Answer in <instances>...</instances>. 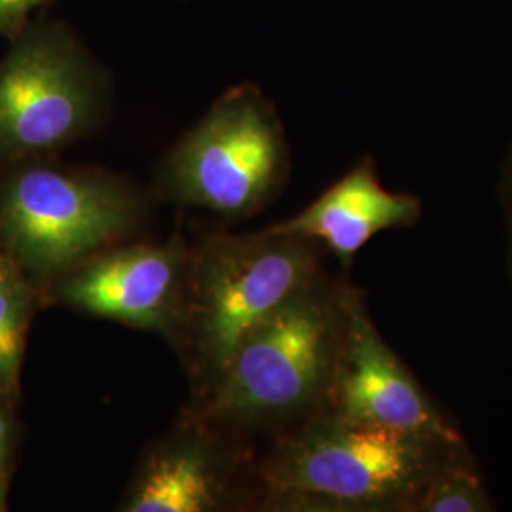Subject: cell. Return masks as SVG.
<instances>
[{
	"instance_id": "1",
	"label": "cell",
	"mask_w": 512,
	"mask_h": 512,
	"mask_svg": "<svg viewBox=\"0 0 512 512\" xmlns=\"http://www.w3.org/2000/svg\"><path fill=\"white\" fill-rule=\"evenodd\" d=\"M467 444H446L332 410L298 423L262 465L275 511L412 512L440 465Z\"/></svg>"
},
{
	"instance_id": "2",
	"label": "cell",
	"mask_w": 512,
	"mask_h": 512,
	"mask_svg": "<svg viewBox=\"0 0 512 512\" xmlns=\"http://www.w3.org/2000/svg\"><path fill=\"white\" fill-rule=\"evenodd\" d=\"M346 285L315 275L251 330L217 384L207 414L245 425L302 423L332 408L348 329Z\"/></svg>"
},
{
	"instance_id": "3",
	"label": "cell",
	"mask_w": 512,
	"mask_h": 512,
	"mask_svg": "<svg viewBox=\"0 0 512 512\" xmlns=\"http://www.w3.org/2000/svg\"><path fill=\"white\" fill-rule=\"evenodd\" d=\"M143 211L135 186L107 169L52 156L0 167V249L37 291L128 238Z\"/></svg>"
},
{
	"instance_id": "4",
	"label": "cell",
	"mask_w": 512,
	"mask_h": 512,
	"mask_svg": "<svg viewBox=\"0 0 512 512\" xmlns=\"http://www.w3.org/2000/svg\"><path fill=\"white\" fill-rule=\"evenodd\" d=\"M319 243L268 228L209 239L188 253L171 334L205 395L241 340L319 274Z\"/></svg>"
},
{
	"instance_id": "5",
	"label": "cell",
	"mask_w": 512,
	"mask_h": 512,
	"mask_svg": "<svg viewBox=\"0 0 512 512\" xmlns=\"http://www.w3.org/2000/svg\"><path fill=\"white\" fill-rule=\"evenodd\" d=\"M10 42L0 61V167L54 156L109 109V76L69 25L31 19Z\"/></svg>"
},
{
	"instance_id": "6",
	"label": "cell",
	"mask_w": 512,
	"mask_h": 512,
	"mask_svg": "<svg viewBox=\"0 0 512 512\" xmlns=\"http://www.w3.org/2000/svg\"><path fill=\"white\" fill-rule=\"evenodd\" d=\"M287 173V145L274 107L253 84L220 95L165 154L158 184L184 205L245 217L272 200Z\"/></svg>"
},
{
	"instance_id": "7",
	"label": "cell",
	"mask_w": 512,
	"mask_h": 512,
	"mask_svg": "<svg viewBox=\"0 0 512 512\" xmlns=\"http://www.w3.org/2000/svg\"><path fill=\"white\" fill-rule=\"evenodd\" d=\"M332 412L446 444H463L458 427L423 391L374 327L363 296L348 293V329Z\"/></svg>"
},
{
	"instance_id": "8",
	"label": "cell",
	"mask_w": 512,
	"mask_h": 512,
	"mask_svg": "<svg viewBox=\"0 0 512 512\" xmlns=\"http://www.w3.org/2000/svg\"><path fill=\"white\" fill-rule=\"evenodd\" d=\"M186 260L188 253L175 238L165 245L110 247L59 277L54 293L74 310L171 334Z\"/></svg>"
},
{
	"instance_id": "9",
	"label": "cell",
	"mask_w": 512,
	"mask_h": 512,
	"mask_svg": "<svg viewBox=\"0 0 512 512\" xmlns=\"http://www.w3.org/2000/svg\"><path fill=\"white\" fill-rule=\"evenodd\" d=\"M421 219V203L410 194L385 190L368 160L332 184L293 219L272 226L277 232L325 245L344 266L370 239L385 230L412 228Z\"/></svg>"
},
{
	"instance_id": "10",
	"label": "cell",
	"mask_w": 512,
	"mask_h": 512,
	"mask_svg": "<svg viewBox=\"0 0 512 512\" xmlns=\"http://www.w3.org/2000/svg\"><path fill=\"white\" fill-rule=\"evenodd\" d=\"M228 494L217 459L205 440L160 446L135 478L122 511L207 512L222 509Z\"/></svg>"
},
{
	"instance_id": "11",
	"label": "cell",
	"mask_w": 512,
	"mask_h": 512,
	"mask_svg": "<svg viewBox=\"0 0 512 512\" xmlns=\"http://www.w3.org/2000/svg\"><path fill=\"white\" fill-rule=\"evenodd\" d=\"M35 285L8 264L0 272V399L19 393L25 336L37 306Z\"/></svg>"
},
{
	"instance_id": "12",
	"label": "cell",
	"mask_w": 512,
	"mask_h": 512,
	"mask_svg": "<svg viewBox=\"0 0 512 512\" xmlns=\"http://www.w3.org/2000/svg\"><path fill=\"white\" fill-rule=\"evenodd\" d=\"M494 501L476 471L469 448L446 459L418 495L412 512H490Z\"/></svg>"
},
{
	"instance_id": "13",
	"label": "cell",
	"mask_w": 512,
	"mask_h": 512,
	"mask_svg": "<svg viewBox=\"0 0 512 512\" xmlns=\"http://www.w3.org/2000/svg\"><path fill=\"white\" fill-rule=\"evenodd\" d=\"M497 202L503 220V238H505V264L512 281V145L501 165L499 183H497Z\"/></svg>"
},
{
	"instance_id": "14",
	"label": "cell",
	"mask_w": 512,
	"mask_h": 512,
	"mask_svg": "<svg viewBox=\"0 0 512 512\" xmlns=\"http://www.w3.org/2000/svg\"><path fill=\"white\" fill-rule=\"evenodd\" d=\"M55 0H0V35L14 38L31 21L33 10Z\"/></svg>"
},
{
	"instance_id": "15",
	"label": "cell",
	"mask_w": 512,
	"mask_h": 512,
	"mask_svg": "<svg viewBox=\"0 0 512 512\" xmlns=\"http://www.w3.org/2000/svg\"><path fill=\"white\" fill-rule=\"evenodd\" d=\"M4 399H0V473L8 471V459L12 452V444H14V423L10 412L4 408L2 404Z\"/></svg>"
},
{
	"instance_id": "16",
	"label": "cell",
	"mask_w": 512,
	"mask_h": 512,
	"mask_svg": "<svg viewBox=\"0 0 512 512\" xmlns=\"http://www.w3.org/2000/svg\"><path fill=\"white\" fill-rule=\"evenodd\" d=\"M6 495H8V471L0 473V512L6 511Z\"/></svg>"
},
{
	"instance_id": "17",
	"label": "cell",
	"mask_w": 512,
	"mask_h": 512,
	"mask_svg": "<svg viewBox=\"0 0 512 512\" xmlns=\"http://www.w3.org/2000/svg\"><path fill=\"white\" fill-rule=\"evenodd\" d=\"M8 264H10V262H8V258L4 256V253H2V249H0V272H2V270H4V268H6Z\"/></svg>"
}]
</instances>
